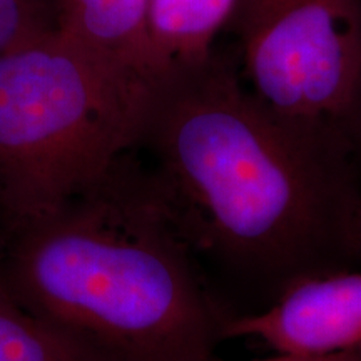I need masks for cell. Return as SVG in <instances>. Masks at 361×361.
Returning a JSON list of instances; mask_svg holds the SVG:
<instances>
[{
    "mask_svg": "<svg viewBox=\"0 0 361 361\" xmlns=\"http://www.w3.org/2000/svg\"><path fill=\"white\" fill-rule=\"evenodd\" d=\"M128 152L214 291L228 279L283 293L353 261L348 157L279 123L226 56L173 67Z\"/></svg>",
    "mask_w": 361,
    "mask_h": 361,
    "instance_id": "obj_1",
    "label": "cell"
},
{
    "mask_svg": "<svg viewBox=\"0 0 361 361\" xmlns=\"http://www.w3.org/2000/svg\"><path fill=\"white\" fill-rule=\"evenodd\" d=\"M0 283L92 361H211L233 313L130 152L0 234Z\"/></svg>",
    "mask_w": 361,
    "mask_h": 361,
    "instance_id": "obj_2",
    "label": "cell"
},
{
    "mask_svg": "<svg viewBox=\"0 0 361 361\" xmlns=\"http://www.w3.org/2000/svg\"><path fill=\"white\" fill-rule=\"evenodd\" d=\"M157 85L56 29L0 56V234L42 216L134 146Z\"/></svg>",
    "mask_w": 361,
    "mask_h": 361,
    "instance_id": "obj_3",
    "label": "cell"
},
{
    "mask_svg": "<svg viewBox=\"0 0 361 361\" xmlns=\"http://www.w3.org/2000/svg\"><path fill=\"white\" fill-rule=\"evenodd\" d=\"M243 80L279 123L333 154L353 152L361 0H238Z\"/></svg>",
    "mask_w": 361,
    "mask_h": 361,
    "instance_id": "obj_4",
    "label": "cell"
},
{
    "mask_svg": "<svg viewBox=\"0 0 361 361\" xmlns=\"http://www.w3.org/2000/svg\"><path fill=\"white\" fill-rule=\"evenodd\" d=\"M256 338L278 353L328 355L361 346V271L300 279L276 303L233 316L226 340Z\"/></svg>",
    "mask_w": 361,
    "mask_h": 361,
    "instance_id": "obj_5",
    "label": "cell"
},
{
    "mask_svg": "<svg viewBox=\"0 0 361 361\" xmlns=\"http://www.w3.org/2000/svg\"><path fill=\"white\" fill-rule=\"evenodd\" d=\"M54 29L144 84L173 69L151 39L149 0H57Z\"/></svg>",
    "mask_w": 361,
    "mask_h": 361,
    "instance_id": "obj_6",
    "label": "cell"
},
{
    "mask_svg": "<svg viewBox=\"0 0 361 361\" xmlns=\"http://www.w3.org/2000/svg\"><path fill=\"white\" fill-rule=\"evenodd\" d=\"M238 0H149V32L169 67L204 61Z\"/></svg>",
    "mask_w": 361,
    "mask_h": 361,
    "instance_id": "obj_7",
    "label": "cell"
},
{
    "mask_svg": "<svg viewBox=\"0 0 361 361\" xmlns=\"http://www.w3.org/2000/svg\"><path fill=\"white\" fill-rule=\"evenodd\" d=\"M0 361L92 360L27 311L0 283Z\"/></svg>",
    "mask_w": 361,
    "mask_h": 361,
    "instance_id": "obj_8",
    "label": "cell"
},
{
    "mask_svg": "<svg viewBox=\"0 0 361 361\" xmlns=\"http://www.w3.org/2000/svg\"><path fill=\"white\" fill-rule=\"evenodd\" d=\"M49 0H0V56L42 39L56 27Z\"/></svg>",
    "mask_w": 361,
    "mask_h": 361,
    "instance_id": "obj_9",
    "label": "cell"
},
{
    "mask_svg": "<svg viewBox=\"0 0 361 361\" xmlns=\"http://www.w3.org/2000/svg\"><path fill=\"white\" fill-rule=\"evenodd\" d=\"M211 361H223L213 358ZM255 361H361V346L345 351L328 355H293V353H278L273 358L255 360Z\"/></svg>",
    "mask_w": 361,
    "mask_h": 361,
    "instance_id": "obj_10",
    "label": "cell"
},
{
    "mask_svg": "<svg viewBox=\"0 0 361 361\" xmlns=\"http://www.w3.org/2000/svg\"><path fill=\"white\" fill-rule=\"evenodd\" d=\"M348 247L351 259H361V197L356 202L350 221V233H348Z\"/></svg>",
    "mask_w": 361,
    "mask_h": 361,
    "instance_id": "obj_11",
    "label": "cell"
},
{
    "mask_svg": "<svg viewBox=\"0 0 361 361\" xmlns=\"http://www.w3.org/2000/svg\"><path fill=\"white\" fill-rule=\"evenodd\" d=\"M361 134V87L358 94V102H356L355 119H353V130H351V139H353V151H355V139Z\"/></svg>",
    "mask_w": 361,
    "mask_h": 361,
    "instance_id": "obj_12",
    "label": "cell"
},
{
    "mask_svg": "<svg viewBox=\"0 0 361 361\" xmlns=\"http://www.w3.org/2000/svg\"><path fill=\"white\" fill-rule=\"evenodd\" d=\"M355 151H358V152H361V134L358 135V137L355 139Z\"/></svg>",
    "mask_w": 361,
    "mask_h": 361,
    "instance_id": "obj_13",
    "label": "cell"
}]
</instances>
